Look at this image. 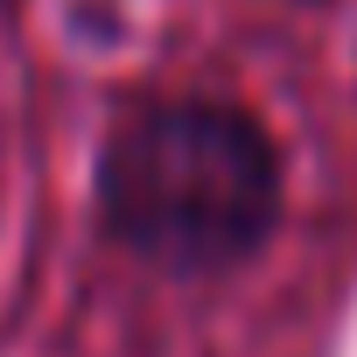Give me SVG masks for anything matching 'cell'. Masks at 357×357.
<instances>
[{
    "mask_svg": "<svg viewBox=\"0 0 357 357\" xmlns=\"http://www.w3.org/2000/svg\"><path fill=\"white\" fill-rule=\"evenodd\" d=\"M98 218L161 273L245 266L280 225V154L225 98H154L105 140Z\"/></svg>",
    "mask_w": 357,
    "mask_h": 357,
    "instance_id": "obj_1",
    "label": "cell"
}]
</instances>
